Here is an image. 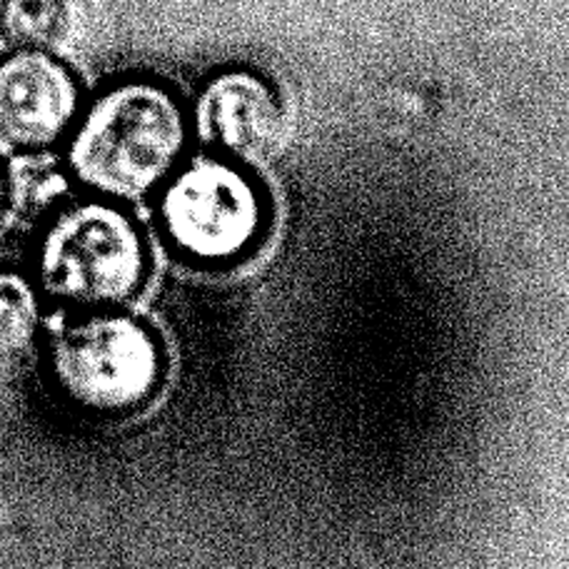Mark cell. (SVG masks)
I'll list each match as a JSON object with an SVG mask.
<instances>
[{
	"instance_id": "1",
	"label": "cell",
	"mask_w": 569,
	"mask_h": 569,
	"mask_svg": "<svg viewBox=\"0 0 569 569\" xmlns=\"http://www.w3.org/2000/svg\"><path fill=\"white\" fill-rule=\"evenodd\" d=\"M192 120L152 76H123L86 98L63 142V166L86 196L128 206L162 188L186 158Z\"/></svg>"
},
{
	"instance_id": "2",
	"label": "cell",
	"mask_w": 569,
	"mask_h": 569,
	"mask_svg": "<svg viewBox=\"0 0 569 569\" xmlns=\"http://www.w3.org/2000/svg\"><path fill=\"white\" fill-rule=\"evenodd\" d=\"M150 248L120 202L83 196L56 208L33 242V282L70 310H116L146 288Z\"/></svg>"
},
{
	"instance_id": "3",
	"label": "cell",
	"mask_w": 569,
	"mask_h": 569,
	"mask_svg": "<svg viewBox=\"0 0 569 569\" xmlns=\"http://www.w3.org/2000/svg\"><path fill=\"white\" fill-rule=\"evenodd\" d=\"M50 390L78 418L126 420L156 400L166 378L158 332L136 315L90 310L68 320L46 348Z\"/></svg>"
},
{
	"instance_id": "4",
	"label": "cell",
	"mask_w": 569,
	"mask_h": 569,
	"mask_svg": "<svg viewBox=\"0 0 569 569\" xmlns=\"http://www.w3.org/2000/svg\"><path fill=\"white\" fill-rule=\"evenodd\" d=\"M158 220L168 246L198 266L248 258L268 230L266 192L240 162L200 156L162 182Z\"/></svg>"
},
{
	"instance_id": "5",
	"label": "cell",
	"mask_w": 569,
	"mask_h": 569,
	"mask_svg": "<svg viewBox=\"0 0 569 569\" xmlns=\"http://www.w3.org/2000/svg\"><path fill=\"white\" fill-rule=\"evenodd\" d=\"M83 80L53 50L0 53V140L38 156L63 148L86 103Z\"/></svg>"
},
{
	"instance_id": "6",
	"label": "cell",
	"mask_w": 569,
	"mask_h": 569,
	"mask_svg": "<svg viewBox=\"0 0 569 569\" xmlns=\"http://www.w3.org/2000/svg\"><path fill=\"white\" fill-rule=\"evenodd\" d=\"M190 120L212 150L240 166H262L276 158L288 128L278 90L242 68L210 78Z\"/></svg>"
},
{
	"instance_id": "7",
	"label": "cell",
	"mask_w": 569,
	"mask_h": 569,
	"mask_svg": "<svg viewBox=\"0 0 569 569\" xmlns=\"http://www.w3.org/2000/svg\"><path fill=\"white\" fill-rule=\"evenodd\" d=\"M43 328V295L33 278L0 268V365L33 350Z\"/></svg>"
},
{
	"instance_id": "8",
	"label": "cell",
	"mask_w": 569,
	"mask_h": 569,
	"mask_svg": "<svg viewBox=\"0 0 569 569\" xmlns=\"http://www.w3.org/2000/svg\"><path fill=\"white\" fill-rule=\"evenodd\" d=\"M68 23L66 0H0V38L6 48L53 50Z\"/></svg>"
},
{
	"instance_id": "9",
	"label": "cell",
	"mask_w": 569,
	"mask_h": 569,
	"mask_svg": "<svg viewBox=\"0 0 569 569\" xmlns=\"http://www.w3.org/2000/svg\"><path fill=\"white\" fill-rule=\"evenodd\" d=\"M8 202H10V176L3 158H0V220L6 218Z\"/></svg>"
}]
</instances>
